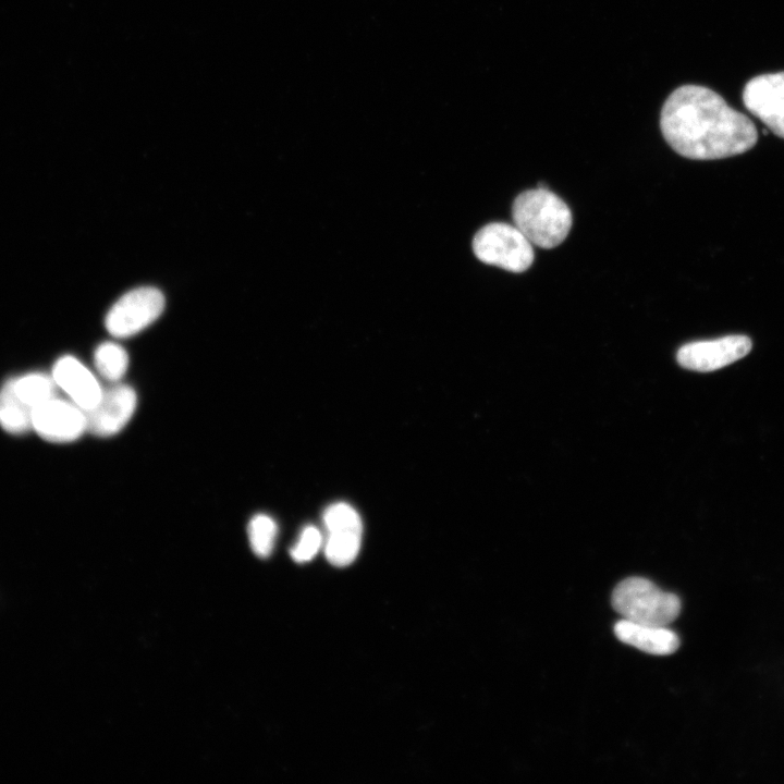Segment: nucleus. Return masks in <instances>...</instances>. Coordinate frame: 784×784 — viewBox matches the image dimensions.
Masks as SVG:
<instances>
[{"label": "nucleus", "instance_id": "obj_1", "mask_svg": "<svg viewBox=\"0 0 784 784\" xmlns=\"http://www.w3.org/2000/svg\"><path fill=\"white\" fill-rule=\"evenodd\" d=\"M660 127L678 155L715 160L751 149L758 133L752 121L733 109L718 93L700 85H683L664 101Z\"/></svg>", "mask_w": 784, "mask_h": 784}, {"label": "nucleus", "instance_id": "obj_2", "mask_svg": "<svg viewBox=\"0 0 784 784\" xmlns=\"http://www.w3.org/2000/svg\"><path fill=\"white\" fill-rule=\"evenodd\" d=\"M512 217L529 242L541 248L560 245L572 226L571 209L548 187L520 193L513 203Z\"/></svg>", "mask_w": 784, "mask_h": 784}, {"label": "nucleus", "instance_id": "obj_3", "mask_svg": "<svg viewBox=\"0 0 784 784\" xmlns=\"http://www.w3.org/2000/svg\"><path fill=\"white\" fill-rule=\"evenodd\" d=\"M611 602L622 618L656 626H667L681 612L676 595L642 577H628L618 583Z\"/></svg>", "mask_w": 784, "mask_h": 784}, {"label": "nucleus", "instance_id": "obj_4", "mask_svg": "<svg viewBox=\"0 0 784 784\" xmlns=\"http://www.w3.org/2000/svg\"><path fill=\"white\" fill-rule=\"evenodd\" d=\"M476 257L511 272H523L534 261V249L520 230L509 223L492 222L482 226L473 238Z\"/></svg>", "mask_w": 784, "mask_h": 784}, {"label": "nucleus", "instance_id": "obj_5", "mask_svg": "<svg viewBox=\"0 0 784 784\" xmlns=\"http://www.w3.org/2000/svg\"><path fill=\"white\" fill-rule=\"evenodd\" d=\"M163 294L143 286L122 295L109 309L106 328L115 338H128L151 324L163 311Z\"/></svg>", "mask_w": 784, "mask_h": 784}, {"label": "nucleus", "instance_id": "obj_6", "mask_svg": "<svg viewBox=\"0 0 784 784\" xmlns=\"http://www.w3.org/2000/svg\"><path fill=\"white\" fill-rule=\"evenodd\" d=\"M327 529L324 553L334 566L350 565L357 556L363 534L362 519L346 503L331 504L323 514Z\"/></svg>", "mask_w": 784, "mask_h": 784}, {"label": "nucleus", "instance_id": "obj_7", "mask_svg": "<svg viewBox=\"0 0 784 784\" xmlns=\"http://www.w3.org/2000/svg\"><path fill=\"white\" fill-rule=\"evenodd\" d=\"M751 346V340L747 335L733 334L687 343L679 347L676 358L686 369L709 372L743 358L750 352Z\"/></svg>", "mask_w": 784, "mask_h": 784}, {"label": "nucleus", "instance_id": "obj_8", "mask_svg": "<svg viewBox=\"0 0 784 784\" xmlns=\"http://www.w3.org/2000/svg\"><path fill=\"white\" fill-rule=\"evenodd\" d=\"M32 428L47 441L71 442L87 431V415L72 401L53 396L34 411Z\"/></svg>", "mask_w": 784, "mask_h": 784}, {"label": "nucleus", "instance_id": "obj_9", "mask_svg": "<svg viewBox=\"0 0 784 784\" xmlns=\"http://www.w3.org/2000/svg\"><path fill=\"white\" fill-rule=\"evenodd\" d=\"M743 102L775 135L784 138V72L752 77L744 87Z\"/></svg>", "mask_w": 784, "mask_h": 784}, {"label": "nucleus", "instance_id": "obj_10", "mask_svg": "<svg viewBox=\"0 0 784 784\" xmlns=\"http://www.w3.org/2000/svg\"><path fill=\"white\" fill-rule=\"evenodd\" d=\"M137 404V396L130 385L118 383L102 390L99 402L87 415V431L109 437L120 432L132 418Z\"/></svg>", "mask_w": 784, "mask_h": 784}, {"label": "nucleus", "instance_id": "obj_11", "mask_svg": "<svg viewBox=\"0 0 784 784\" xmlns=\"http://www.w3.org/2000/svg\"><path fill=\"white\" fill-rule=\"evenodd\" d=\"M51 377L69 400L85 412L91 409L101 397L102 389L94 373L73 356L59 358Z\"/></svg>", "mask_w": 784, "mask_h": 784}, {"label": "nucleus", "instance_id": "obj_12", "mask_svg": "<svg viewBox=\"0 0 784 784\" xmlns=\"http://www.w3.org/2000/svg\"><path fill=\"white\" fill-rule=\"evenodd\" d=\"M614 634L622 642L650 654H671L679 647L677 635L667 626L640 624L622 618L614 625Z\"/></svg>", "mask_w": 784, "mask_h": 784}, {"label": "nucleus", "instance_id": "obj_13", "mask_svg": "<svg viewBox=\"0 0 784 784\" xmlns=\"http://www.w3.org/2000/svg\"><path fill=\"white\" fill-rule=\"evenodd\" d=\"M33 411L15 394L8 380L0 389V426L9 433L21 434L32 428Z\"/></svg>", "mask_w": 784, "mask_h": 784}, {"label": "nucleus", "instance_id": "obj_14", "mask_svg": "<svg viewBox=\"0 0 784 784\" xmlns=\"http://www.w3.org/2000/svg\"><path fill=\"white\" fill-rule=\"evenodd\" d=\"M13 391L17 397L34 411L56 396V383L51 376L41 372L26 373L10 379Z\"/></svg>", "mask_w": 784, "mask_h": 784}, {"label": "nucleus", "instance_id": "obj_15", "mask_svg": "<svg viewBox=\"0 0 784 784\" xmlns=\"http://www.w3.org/2000/svg\"><path fill=\"white\" fill-rule=\"evenodd\" d=\"M94 359L98 372L111 382L122 379L128 367L126 351L114 342L101 343L95 351Z\"/></svg>", "mask_w": 784, "mask_h": 784}, {"label": "nucleus", "instance_id": "obj_16", "mask_svg": "<svg viewBox=\"0 0 784 784\" xmlns=\"http://www.w3.org/2000/svg\"><path fill=\"white\" fill-rule=\"evenodd\" d=\"M248 539L254 553L259 558H267L271 554L278 527L275 522L268 515H255L247 528Z\"/></svg>", "mask_w": 784, "mask_h": 784}, {"label": "nucleus", "instance_id": "obj_17", "mask_svg": "<svg viewBox=\"0 0 784 784\" xmlns=\"http://www.w3.org/2000/svg\"><path fill=\"white\" fill-rule=\"evenodd\" d=\"M322 546V536L315 526H307L301 532L298 541L291 549V556L297 563L310 561Z\"/></svg>", "mask_w": 784, "mask_h": 784}]
</instances>
